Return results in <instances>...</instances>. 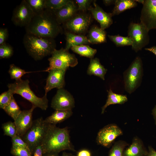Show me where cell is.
Listing matches in <instances>:
<instances>
[{"mask_svg":"<svg viewBox=\"0 0 156 156\" xmlns=\"http://www.w3.org/2000/svg\"><path fill=\"white\" fill-rule=\"evenodd\" d=\"M152 113L155 120V124L156 125V105L152 109Z\"/></svg>","mask_w":156,"mask_h":156,"instance_id":"obj_45","label":"cell"},{"mask_svg":"<svg viewBox=\"0 0 156 156\" xmlns=\"http://www.w3.org/2000/svg\"><path fill=\"white\" fill-rule=\"evenodd\" d=\"M149 31L141 23L132 22L128 27V36L133 40L132 49L135 52L141 50L150 41Z\"/></svg>","mask_w":156,"mask_h":156,"instance_id":"obj_8","label":"cell"},{"mask_svg":"<svg viewBox=\"0 0 156 156\" xmlns=\"http://www.w3.org/2000/svg\"><path fill=\"white\" fill-rule=\"evenodd\" d=\"M66 70L53 69L50 70L47 78L44 89L45 94L54 88H64L65 85V76Z\"/></svg>","mask_w":156,"mask_h":156,"instance_id":"obj_14","label":"cell"},{"mask_svg":"<svg viewBox=\"0 0 156 156\" xmlns=\"http://www.w3.org/2000/svg\"><path fill=\"white\" fill-rule=\"evenodd\" d=\"M77 156H91L90 152L86 149H82L79 151Z\"/></svg>","mask_w":156,"mask_h":156,"instance_id":"obj_40","label":"cell"},{"mask_svg":"<svg viewBox=\"0 0 156 156\" xmlns=\"http://www.w3.org/2000/svg\"><path fill=\"white\" fill-rule=\"evenodd\" d=\"M143 64L141 58L136 57L123 73L125 88L131 94L140 85L143 75Z\"/></svg>","mask_w":156,"mask_h":156,"instance_id":"obj_6","label":"cell"},{"mask_svg":"<svg viewBox=\"0 0 156 156\" xmlns=\"http://www.w3.org/2000/svg\"><path fill=\"white\" fill-rule=\"evenodd\" d=\"M146 50L150 51L156 55V46H153L149 48H145Z\"/></svg>","mask_w":156,"mask_h":156,"instance_id":"obj_43","label":"cell"},{"mask_svg":"<svg viewBox=\"0 0 156 156\" xmlns=\"http://www.w3.org/2000/svg\"><path fill=\"white\" fill-rule=\"evenodd\" d=\"M93 4L94 7L90 6L88 10L90 12L93 18L99 23L102 29L105 30L109 27L113 23L112 13L105 12L96 3L95 1Z\"/></svg>","mask_w":156,"mask_h":156,"instance_id":"obj_16","label":"cell"},{"mask_svg":"<svg viewBox=\"0 0 156 156\" xmlns=\"http://www.w3.org/2000/svg\"><path fill=\"white\" fill-rule=\"evenodd\" d=\"M10 153L14 156H32L31 153L29 150L15 146H12Z\"/></svg>","mask_w":156,"mask_h":156,"instance_id":"obj_35","label":"cell"},{"mask_svg":"<svg viewBox=\"0 0 156 156\" xmlns=\"http://www.w3.org/2000/svg\"><path fill=\"white\" fill-rule=\"evenodd\" d=\"M142 5L140 22L149 31L156 29V0H144Z\"/></svg>","mask_w":156,"mask_h":156,"instance_id":"obj_11","label":"cell"},{"mask_svg":"<svg viewBox=\"0 0 156 156\" xmlns=\"http://www.w3.org/2000/svg\"><path fill=\"white\" fill-rule=\"evenodd\" d=\"M9 36L8 31L7 28H0V45L6 43Z\"/></svg>","mask_w":156,"mask_h":156,"instance_id":"obj_38","label":"cell"},{"mask_svg":"<svg viewBox=\"0 0 156 156\" xmlns=\"http://www.w3.org/2000/svg\"><path fill=\"white\" fill-rule=\"evenodd\" d=\"M116 0H104L103 2L105 6H108L112 4H115Z\"/></svg>","mask_w":156,"mask_h":156,"instance_id":"obj_42","label":"cell"},{"mask_svg":"<svg viewBox=\"0 0 156 156\" xmlns=\"http://www.w3.org/2000/svg\"><path fill=\"white\" fill-rule=\"evenodd\" d=\"M70 49L74 52L81 56L88 57L90 59L94 58L97 52L96 49L85 44L74 46Z\"/></svg>","mask_w":156,"mask_h":156,"instance_id":"obj_25","label":"cell"},{"mask_svg":"<svg viewBox=\"0 0 156 156\" xmlns=\"http://www.w3.org/2000/svg\"><path fill=\"white\" fill-rule=\"evenodd\" d=\"M26 1L32 10L34 15L41 14L46 9V0Z\"/></svg>","mask_w":156,"mask_h":156,"instance_id":"obj_28","label":"cell"},{"mask_svg":"<svg viewBox=\"0 0 156 156\" xmlns=\"http://www.w3.org/2000/svg\"><path fill=\"white\" fill-rule=\"evenodd\" d=\"M11 78L17 81L20 79L22 77L26 74L31 73V72H27L19 67L14 64H12L10 66L8 71Z\"/></svg>","mask_w":156,"mask_h":156,"instance_id":"obj_30","label":"cell"},{"mask_svg":"<svg viewBox=\"0 0 156 156\" xmlns=\"http://www.w3.org/2000/svg\"><path fill=\"white\" fill-rule=\"evenodd\" d=\"M108 37L117 47L132 46L133 40L130 37L123 36L119 35H108Z\"/></svg>","mask_w":156,"mask_h":156,"instance_id":"obj_27","label":"cell"},{"mask_svg":"<svg viewBox=\"0 0 156 156\" xmlns=\"http://www.w3.org/2000/svg\"><path fill=\"white\" fill-rule=\"evenodd\" d=\"M137 2H138L139 3H142L143 4V3L144 0H135Z\"/></svg>","mask_w":156,"mask_h":156,"instance_id":"obj_47","label":"cell"},{"mask_svg":"<svg viewBox=\"0 0 156 156\" xmlns=\"http://www.w3.org/2000/svg\"><path fill=\"white\" fill-rule=\"evenodd\" d=\"M92 1L89 0H76V3L78 5V10L85 12L91 6L90 3Z\"/></svg>","mask_w":156,"mask_h":156,"instance_id":"obj_36","label":"cell"},{"mask_svg":"<svg viewBox=\"0 0 156 156\" xmlns=\"http://www.w3.org/2000/svg\"><path fill=\"white\" fill-rule=\"evenodd\" d=\"M36 107L32 105L29 109L22 111L15 120L17 135L22 136L31 126L33 122L32 113Z\"/></svg>","mask_w":156,"mask_h":156,"instance_id":"obj_15","label":"cell"},{"mask_svg":"<svg viewBox=\"0 0 156 156\" xmlns=\"http://www.w3.org/2000/svg\"><path fill=\"white\" fill-rule=\"evenodd\" d=\"M88 38L90 43L98 44L106 42V32L104 29L94 25L90 29Z\"/></svg>","mask_w":156,"mask_h":156,"instance_id":"obj_21","label":"cell"},{"mask_svg":"<svg viewBox=\"0 0 156 156\" xmlns=\"http://www.w3.org/2000/svg\"><path fill=\"white\" fill-rule=\"evenodd\" d=\"M107 71V69L101 64L99 58L95 57L90 59L87 71L88 75H94L104 80Z\"/></svg>","mask_w":156,"mask_h":156,"instance_id":"obj_20","label":"cell"},{"mask_svg":"<svg viewBox=\"0 0 156 156\" xmlns=\"http://www.w3.org/2000/svg\"><path fill=\"white\" fill-rule=\"evenodd\" d=\"M147 156H156V151L151 146L148 147Z\"/></svg>","mask_w":156,"mask_h":156,"instance_id":"obj_41","label":"cell"},{"mask_svg":"<svg viewBox=\"0 0 156 156\" xmlns=\"http://www.w3.org/2000/svg\"><path fill=\"white\" fill-rule=\"evenodd\" d=\"M41 144L44 153L50 152L59 153L67 150L75 151L70 140L68 128H60L55 125L49 124Z\"/></svg>","mask_w":156,"mask_h":156,"instance_id":"obj_2","label":"cell"},{"mask_svg":"<svg viewBox=\"0 0 156 156\" xmlns=\"http://www.w3.org/2000/svg\"><path fill=\"white\" fill-rule=\"evenodd\" d=\"M70 0H46V9L53 12L67 4Z\"/></svg>","mask_w":156,"mask_h":156,"instance_id":"obj_31","label":"cell"},{"mask_svg":"<svg viewBox=\"0 0 156 156\" xmlns=\"http://www.w3.org/2000/svg\"><path fill=\"white\" fill-rule=\"evenodd\" d=\"M11 142L12 146H16L26 148L30 151L27 144L21 138L17 135L12 138Z\"/></svg>","mask_w":156,"mask_h":156,"instance_id":"obj_37","label":"cell"},{"mask_svg":"<svg viewBox=\"0 0 156 156\" xmlns=\"http://www.w3.org/2000/svg\"><path fill=\"white\" fill-rule=\"evenodd\" d=\"M107 91V98L105 104L102 107V114L104 113L107 107L109 105L115 104H123L128 101V98L126 96L114 93L111 88L109 90Z\"/></svg>","mask_w":156,"mask_h":156,"instance_id":"obj_23","label":"cell"},{"mask_svg":"<svg viewBox=\"0 0 156 156\" xmlns=\"http://www.w3.org/2000/svg\"><path fill=\"white\" fill-rule=\"evenodd\" d=\"M25 27L27 33L53 39L63 32L53 13L46 9L41 14L34 15Z\"/></svg>","mask_w":156,"mask_h":156,"instance_id":"obj_1","label":"cell"},{"mask_svg":"<svg viewBox=\"0 0 156 156\" xmlns=\"http://www.w3.org/2000/svg\"><path fill=\"white\" fill-rule=\"evenodd\" d=\"M49 125L42 117L38 118L33 121L31 127L21 137L28 145L31 155L36 147L42 144Z\"/></svg>","mask_w":156,"mask_h":156,"instance_id":"obj_5","label":"cell"},{"mask_svg":"<svg viewBox=\"0 0 156 156\" xmlns=\"http://www.w3.org/2000/svg\"><path fill=\"white\" fill-rule=\"evenodd\" d=\"M77 10L74 1L70 0L60 9L52 12L57 22L61 25L73 17L77 14Z\"/></svg>","mask_w":156,"mask_h":156,"instance_id":"obj_17","label":"cell"},{"mask_svg":"<svg viewBox=\"0 0 156 156\" xmlns=\"http://www.w3.org/2000/svg\"><path fill=\"white\" fill-rule=\"evenodd\" d=\"M123 132L116 125H108L101 129L98 133L97 143L106 147H109L118 136L122 135Z\"/></svg>","mask_w":156,"mask_h":156,"instance_id":"obj_13","label":"cell"},{"mask_svg":"<svg viewBox=\"0 0 156 156\" xmlns=\"http://www.w3.org/2000/svg\"><path fill=\"white\" fill-rule=\"evenodd\" d=\"M148 151L142 140L137 137L133 138L132 143L125 149L123 156H147Z\"/></svg>","mask_w":156,"mask_h":156,"instance_id":"obj_18","label":"cell"},{"mask_svg":"<svg viewBox=\"0 0 156 156\" xmlns=\"http://www.w3.org/2000/svg\"><path fill=\"white\" fill-rule=\"evenodd\" d=\"M128 145L123 140H119L116 142L110 150L109 156H123L125 148Z\"/></svg>","mask_w":156,"mask_h":156,"instance_id":"obj_29","label":"cell"},{"mask_svg":"<svg viewBox=\"0 0 156 156\" xmlns=\"http://www.w3.org/2000/svg\"><path fill=\"white\" fill-rule=\"evenodd\" d=\"M73 114L72 110H56L44 121L47 123L56 125L69 118Z\"/></svg>","mask_w":156,"mask_h":156,"instance_id":"obj_22","label":"cell"},{"mask_svg":"<svg viewBox=\"0 0 156 156\" xmlns=\"http://www.w3.org/2000/svg\"><path fill=\"white\" fill-rule=\"evenodd\" d=\"M12 47L9 44L4 43L0 45V59L8 58L13 55Z\"/></svg>","mask_w":156,"mask_h":156,"instance_id":"obj_33","label":"cell"},{"mask_svg":"<svg viewBox=\"0 0 156 156\" xmlns=\"http://www.w3.org/2000/svg\"><path fill=\"white\" fill-rule=\"evenodd\" d=\"M4 135H7L12 138L17 135V128L14 122L10 121L2 124V125Z\"/></svg>","mask_w":156,"mask_h":156,"instance_id":"obj_32","label":"cell"},{"mask_svg":"<svg viewBox=\"0 0 156 156\" xmlns=\"http://www.w3.org/2000/svg\"><path fill=\"white\" fill-rule=\"evenodd\" d=\"M135 0H116L112 13V16L118 15L127 10L137 5Z\"/></svg>","mask_w":156,"mask_h":156,"instance_id":"obj_24","label":"cell"},{"mask_svg":"<svg viewBox=\"0 0 156 156\" xmlns=\"http://www.w3.org/2000/svg\"><path fill=\"white\" fill-rule=\"evenodd\" d=\"M23 43L27 53L36 61L51 55L56 49L54 39L27 33L24 36Z\"/></svg>","mask_w":156,"mask_h":156,"instance_id":"obj_3","label":"cell"},{"mask_svg":"<svg viewBox=\"0 0 156 156\" xmlns=\"http://www.w3.org/2000/svg\"><path fill=\"white\" fill-rule=\"evenodd\" d=\"M49 67L44 71L49 72L53 69L67 70L69 67H74L78 63L77 59L75 55L70 53L68 50L62 48L55 49L49 58Z\"/></svg>","mask_w":156,"mask_h":156,"instance_id":"obj_7","label":"cell"},{"mask_svg":"<svg viewBox=\"0 0 156 156\" xmlns=\"http://www.w3.org/2000/svg\"><path fill=\"white\" fill-rule=\"evenodd\" d=\"M43 156H59L58 153L56 152H47L43 154Z\"/></svg>","mask_w":156,"mask_h":156,"instance_id":"obj_44","label":"cell"},{"mask_svg":"<svg viewBox=\"0 0 156 156\" xmlns=\"http://www.w3.org/2000/svg\"><path fill=\"white\" fill-rule=\"evenodd\" d=\"M34 16L26 0H23L14 10L11 20L16 26L25 27L30 23Z\"/></svg>","mask_w":156,"mask_h":156,"instance_id":"obj_10","label":"cell"},{"mask_svg":"<svg viewBox=\"0 0 156 156\" xmlns=\"http://www.w3.org/2000/svg\"><path fill=\"white\" fill-rule=\"evenodd\" d=\"M91 21V15L83 12L77 13L63 24L66 31L77 34L82 35L87 31Z\"/></svg>","mask_w":156,"mask_h":156,"instance_id":"obj_9","label":"cell"},{"mask_svg":"<svg viewBox=\"0 0 156 156\" xmlns=\"http://www.w3.org/2000/svg\"><path fill=\"white\" fill-rule=\"evenodd\" d=\"M66 44L65 49L68 50L74 46L88 44L90 42L86 37L82 35L77 34L66 31Z\"/></svg>","mask_w":156,"mask_h":156,"instance_id":"obj_19","label":"cell"},{"mask_svg":"<svg viewBox=\"0 0 156 156\" xmlns=\"http://www.w3.org/2000/svg\"><path fill=\"white\" fill-rule=\"evenodd\" d=\"M43 150L42 144H40L37 146L34 150L32 156H43Z\"/></svg>","mask_w":156,"mask_h":156,"instance_id":"obj_39","label":"cell"},{"mask_svg":"<svg viewBox=\"0 0 156 156\" xmlns=\"http://www.w3.org/2000/svg\"><path fill=\"white\" fill-rule=\"evenodd\" d=\"M29 81L22 79L8 85V89L14 94H18L26 99L36 108L38 107L42 110H46L48 107V100L47 94H45L42 97L36 96L31 89Z\"/></svg>","mask_w":156,"mask_h":156,"instance_id":"obj_4","label":"cell"},{"mask_svg":"<svg viewBox=\"0 0 156 156\" xmlns=\"http://www.w3.org/2000/svg\"><path fill=\"white\" fill-rule=\"evenodd\" d=\"M75 106L74 98L69 92L64 88L57 89L52 100V108L55 110H72Z\"/></svg>","mask_w":156,"mask_h":156,"instance_id":"obj_12","label":"cell"},{"mask_svg":"<svg viewBox=\"0 0 156 156\" xmlns=\"http://www.w3.org/2000/svg\"><path fill=\"white\" fill-rule=\"evenodd\" d=\"M13 94L9 89L0 95V108L3 109L10 102Z\"/></svg>","mask_w":156,"mask_h":156,"instance_id":"obj_34","label":"cell"},{"mask_svg":"<svg viewBox=\"0 0 156 156\" xmlns=\"http://www.w3.org/2000/svg\"><path fill=\"white\" fill-rule=\"evenodd\" d=\"M62 156H73L72 155H70L65 152H64L63 153Z\"/></svg>","mask_w":156,"mask_h":156,"instance_id":"obj_46","label":"cell"},{"mask_svg":"<svg viewBox=\"0 0 156 156\" xmlns=\"http://www.w3.org/2000/svg\"><path fill=\"white\" fill-rule=\"evenodd\" d=\"M3 110L14 120L22 111L17 104L13 96L9 104Z\"/></svg>","mask_w":156,"mask_h":156,"instance_id":"obj_26","label":"cell"}]
</instances>
